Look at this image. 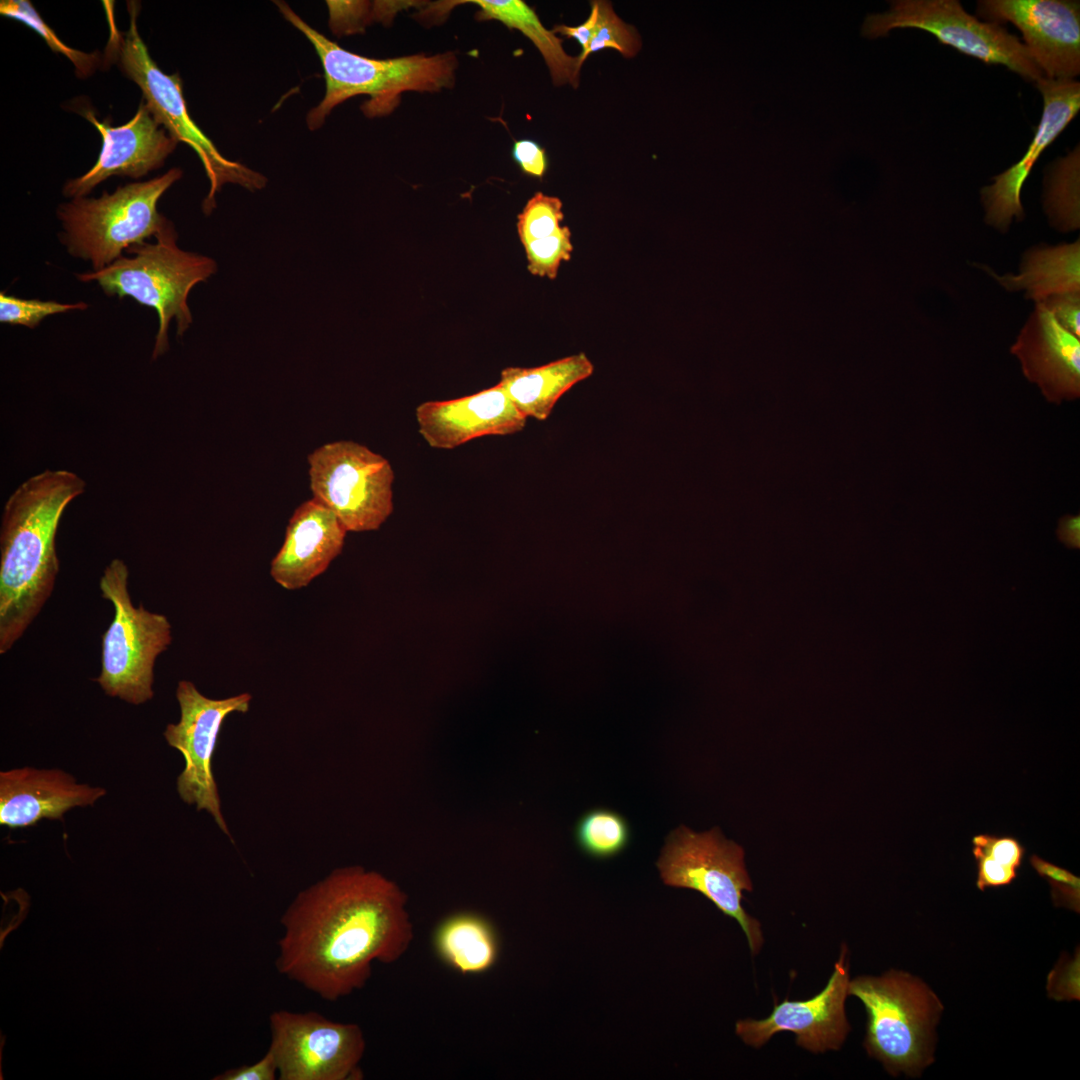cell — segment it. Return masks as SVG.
Wrapping results in <instances>:
<instances>
[{"label":"cell","instance_id":"obj_1","mask_svg":"<svg viewBox=\"0 0 1080 1080\" xmlns=\"http://www.w3.org/2000/svg\"><path fill=\"white\" fill-rule=\"evenodd\" d=\"M276 968L324 1000L362 989L375 962L409 949L407 896L384 875L347 866L300 892L282 914Z\"/></svg>","mask_w":1080,"mask_h":1080},{"label":"cell","instance_id":"obj_2","mask_svg":"<svg viewBox=\"0 0 1080 1080\" xmlns=\"http://www.w3.org/2000/svg\"><path fill=\"white\" fill-rule=\"evenodd\" d=\"M85 481L67 470H45L7 499L0 528V654L23 635L51 596L59 559L56 534Z\"/></svg>","mask_w":1080,"mask_h":1080},{"label":"cell","instance_id":"obj_3","mask_svg":"<svg viewBox=\"0 0 1080 1080\" xmlns=\"http://www.w3.org/2000/svg\"><path fill=\"white\" fill-rule=\"evenodd\" d=\"M284 18L311 42L324 70L326 91L309 111L307 125L320 128L330 112L356 95H368L362 106L368 117L390 113L406 91L438 92L455 81L457 58L452 52L374 59L340 47L300 18L287 3L275 2Z\"/></svg>","mask_w":1080,"mask_h":1080},{"label":"cell","instance_id":"obj_4","mask_svg":"<svg viewBox=\"0 0 1080 1080\" xmlns=\"http://www.w3.org/2000/svg\"><path fill=\"white\" fill-rule=\"evenodd\" d=\"M172 222L155 237L129 247L131 257L121 256L105 268L83 274V282L95 281L108 296L131 297L154 309L158 330L152 352L155 360L169 349L168 327L175 319L177 335L182 336L192 323L187 303L191 289L206 281L216 270V262L207 256L187 252L177 244Z\"/></svg>","mask_w":1080,"mask_h":1080},{"label":"cell","instance_id":"obj_5","mask_svg":"<svg viewBox=\"0 0 1080 1080\" xmlns=\"http://www.w3.org/2000/svg\"><path fill=\"white\" fill-rule=\"evenodd\" d=\"M129 27L121 32L109 17L110 37L107 59L115 60L125 76L137 84L142 99L154 118L178 142L190 146L199 157L210 182L203 201L205 214L216 206L215 195L225 183H234L250 191L260 190L266 177L247 166L225 158L210 138L191 118L184 99L182 81L178 74L164 73L151 58L137 26L140 4L128 1Z\"/></svg>","mask_w":1080,"mask_h":1080},{"label":"cell","instance_id":"obj_6","mask_svg":"<svg viewBox=\"0 0 1080 1080\" xmlns=\"http://www.w3.org/2000/svg\"><path fill=\"white\" fill-rule=\"evenodd\" d=\"M182 176L179 168L144 182L129 183L99 198L79 197L57 210L68 253L89 261L98 271L129 247L156 237L171 221L159 213L162 195Z\"/></svg>","mask_w":1080,"mask_h":1080},{"label":"cell","instance_id":"obj_7","mask_svg":"<svg viewBox=\"0 0 1080 1080\" xmlns=\"http://www.w3.org/2000/svg\"><path fill=\"white\" fill-rule=\"evenodd\" d=\"M867 1012L864 1046L893 1075H917L932 1060V1031L942 1006L919 979L899 971L849 982Z\"/></svg>","mask_w":1080,"mask_h":1080},{"label":"cell","instance_id":"obj_8","mask_svg":"<svg viewBox=\"0 0 1080 1080\" xmlns=\"http://www.w3.org/2000/svg\"><path fill=\"white\" fill-rule=\"evenodd\" d=\"M128 578V567L118 558L100 578L102 597L112 603L114 616L102 635L101 671L94 681L108 696L140 705L154 696L155 662L171 644L172 630L165 615L133 605Z\"/></svg>","mask_w":1080,"mask_h":1080},{"label":"cell","instance_id":"obj_9","mask_svg":"<svg viewBox=\"0 0 1080 1080\" xmlns=\"http://www.w3.org/2000/svg\"><path fill=\"white\" fill-rule=\"evenodd\" d=\"M664 884L695 890L741 926L753 955L763 945L760 922L742 906L752 891L743 848L718 827L696 833L681 825L670 833L656 863Z\"/></svg>","mask_w":1080,"mask_h":1080},{"label":"cell","instance_id":"obj_10","mask_svg":"<svg viewBox=\"0 0 1080 1080\" xmlns=\"http://www.w3.org/2000/svg\"><path fill=\"white\" fill-rule=\"evenodd\" d=\"M896 28H916L987 64H1000L1026 80L1044 77L1020 39L1000 24L981 21L957 0H895L889 10L866 16L862 36L884 37Z\"/></svg>","mask_w":1080,"mask_h":1080},{"label":"cell","instance_id":"obj_11","mask_svg":"<svg viewBox=\"0 0 1080 1080\" xmlns=\"http://www.w3.org/2000/svg\"><path fill=\"white\" fill-rule=\"evenodd\" d=\"M313 498L328 507L347 531H374L393 512L390 462L351 440L324 444L308 455Z\"/></svg>","mask_w":1080,"mask_h":1080},{"label":"cell","instance_id":"obj_12","mask_svg":"<svg viewBox=\"0 0 1080 1080\" xmlns=\"http://www.w3.org/2000/svg\"><path fill=\"white\" fill-rule=\"evenodd\" d=\"M279 1080H361L366 1050L361 1027L315 1011L277 1010L269 1016Z\"/></svg>","mask_w":1080,"mask_h":1080},{"label":"cell","instance_id":"obj_13","mask_svg":"<svg viewBox=\"0 0 1080 1080\" xmlns=\"http://www.w3.org/2000/svg\"><path fill=\"white\" fill-rule=\"evenodd\" d=\"M176 698L180 708L179 721L168 724L163 735L169 746L184 757L185 766L177 779L178 794L198 811H207L218 827L231 837L221 810L212 758L225 718L234 712H248L252 696L241 693L212 699L203 695L191 681L180 680Z\"/></svg>","mask_w":1080,"mask_h":1080},{"label":"cell","instance_id":"obj_14","mask_svg":"<svg viewBox=\"0 0 1080 1080\" xmlns=\"http://www.w3.org/2000/svg\"><path fill=\"white\" fill-rule=\"evenodd\" d=\"M976 12L988 22L1016 26L1044 77L1074 79L1079 75V1L981 0Z\"/></svg>","mask_w":1080,"mask_h":1080},{"label":"cell","instance_id":"obj_15","mask_svg":"<svg viewBox=\"0 0 1080 1080\" xmlns=\"http://www.w3.org/2000/svg\"><path fill=\"white\" fill-rule=\"evenodd\" d=\"M849 982L848 949L843 945L833 973L819 994L803 1001L785 999L761 1020H739L736 1034L746 1045L759 1048L776 1033L789 1031L796 1035V1044L809 1052L837 1050L850 1031L845 1014Z\"/></svg>","mask_w":1080,"mask_h":1080},{"label":"cell","instance_id":"obj_16","mask_svg":"<svg viewBox=\"0 0 1080 1080\" xmlns=\"http://www.w3.org/2000/svg\"><path fill=\"white\" fill-rule=\"evenodd\" d=\"M78 112L101 134L102 148L91 169L65 183L63 194L72 199L86 197L111 176H145L160 168L178 143L154 118L143 99L134 116L117 127L111 126L108 118L100 121L88 107Z\"/></svg>","mask_w":1080,"mask_h":1080},{"label":"cell","instance_id":"obj_17","mask_svg":"<svg viewBox=\"0 0 1080 1080\" xmlns=\"http://www.w3.org/2000/svg\"><path fill=\"white\" fill-rule=\"evenodd\" d=\"M1036 87L1043 96V113L1037 131L1023 157L1006 171L993 177L981 189L985 222L1007 232L1013 218L1024 217L1021 190L1040 154L1065 129L1080 109V83L1074 79L1042 77Z\"/></svg>","mask_w":1080,"mask_h":1080},{"label":"cell","instance_id":"obj_18","mask_svg":"<svg viewBox=\"0 0 1080 1080\" xmlns=\"http://www.w3.org/2000/svg\"><path fill=\"white\" fill-rule=\"evenodd\" d=\"M415 417L427 444L447 450L478 437L520 432L527 421L499 383L472 395L421 403Z\"/></svg>","mask_w":1080,"mask_h":1080},{"label":"cell","instance_id":"obj_19","mask_svg":"<svg viewBox=\"0 0 1080 1080\" xmlns=\"http://www.w3.org/2000/svg\"><path fill=\"white\" fill-rule=\"evenodd\" d=\"M1026 378L1047 400L1061 403L1080 396V340L1062 327L1042 304L1035 308L1011 347Z\"/></svg>","mask_w":1080,"mask_h":1080},{"label":"cell","instance_id":"obj_20","mask_svg":"<svg viewBox=\"0 0 1080 1080\" xmlns=\"http://www.w3.org/2000/svg\"><path fill=\"white\" fill-rule=\"evenodd\" d=\"M105 794L104 788L78 783L61 769L1 771L0 824L23 828L42 819H61L68 810L94 805Z\"/></svg>","mask_w":1080,"mask_h":1080},{"label":"cell","instance_id":"obj_21","mask_svg":"<svg viewBox=\"0 0 1080 1080\" xmlns=\"http://www.w3.org/2000/svg\"><path fill=\"white\" fill-rule=\"evenodd\" d=\"M347 532L328 507L314 498L305 501L289 520L271 577L286 590L306 587L342 552Z\"/></svg>","mask_w":1080,"mask_h":1080},{"label":"cell","instance_id":"obj_22","mask_svg":"<svg viewBox=\"0 0 1080 1080\" xmlns=\"http://www.w3.org/2000/svg\"><path fill=\"white\" fill-rule=\"evenodd\" d=\"M593 371L586 354L578 353L537 367H507L498 383L526 418L544 421L557 401Z\"/></svg>","mask_w":1080,"mask_h":1080},{"label":"cell","instance_id":"obj_23","mask_svg":"<svg viewBox=\"0 0 1080 1080\" xmlns=\"http://www.w3.org/2000/svg\"><path fill=\"white\" fill-rule=\"evenodd\" d=\"M985 270L1006 290H1025V297L1035 303L1057 294L1080 292V240L1028 249L1018 274L999 276L990 268Z\"/></svg>","mask_w":1080,"mask_h":1080},{"label":"cell","instance_id":"obj_24","mask_svg":"<svg viewBox=\"0 0 1080 1080\" xmlns=\"http://www.w3.org/2000/svg\"><path fill=\"white\" fill-rule=\"evenodd\" d=\"M434 946L446 965L461 974H480L497 961L499 941L484 917L459 913L446 918L434 934Z\"/></svg>","mask_w":1080,"mask_h":1080},{"label":"cell","instance_id":"obj_25","mask_svg":"<svg viewBox=\"0 0 1080 1080\" xmlns=\"http://www.w3.org/2000/svg\"><path fill=\"white\" fill-rule=\"evenodd\" d=\"M472 3L479 7L478 18L480 20H497L509 27L517 29L530 39L543 56L553 83L555 85L570 84L577 87L579 83L578 58L568 55L562 46V39L553 31L546 29L536 12L521 0H473L461 1Z\"/></svg>","mask_w":1080,"mask_h":1080},{"label":"cell","instance_id":"obj_26","mask_svg":"<svg viewBox=\"0 0 1080 1080\" xmlns=\"http://www.w3.org/2000/svg\"><path fill=\"white\" fill-rule=\"evenodd\" d=\"M976 862V887L985 891L1010 885L1018 875L1026 854L1019 839L1008 834L982 833L971 839Z\"/></svg>","mask_w":1080,"mask_h":1080},{"label":"cell","instance_id":"obj_27","mask_svg":"<svg viewBox=\"0 0 1080 1080\" xmlns=\"http://www.w3.org/2000/svg\"><path fill=\"white\" fill-rule=\"evenodd\" d=\"M1079 148L1059 158L1046 176L1044 208L1051 225L1061 232L1080 227Z\"/></svg>","mask_w":1080,"mask_h":1080},{"label":"cell","instance_id":"obj_28","mask_svg":"<svg viewBox=\"0 0 1080 1080\" xmlns=\"http://www.w3.org/2000/svg\"><path fill=\"white\" fill-rule=\"evenodd\" d=\"M574 834L580 850L598 860L619 855L631 839L628 821L619 812L608 808L585 812L579 818Z\"/></svg>","mask_w":1080,"mask_h":1080},{"label":"cell","instance_id":"obj_29","mask_svg":"<svg viewBox=\"0 0 1080 1080\" xmlns=\"http://www.w3.org/2000/svg\"><path fill=\"white\" fill-rule=\"evenodd\" d=\"M0 14L19 21L38 33L52 51L64 55L71 61L77 76L88 77L100 66L101 55L98 52L86 53L66 45L41 18L30 1L2 0Z\"/></svg>","mask_w":1080,"mask_h":1080},{"label":"cell","instance_id":"obj_30","mask_svg":"<svg viewBox=\"0 0 1080 1080\" xmlns=\"http://www.w3.org/2000/svg\"><path fill=\"white\" fill-rule=\"evenodd\" d=\"M605 48L617 50L626 58L634 57L641 48V39L634 27L625 23L613 10L610 2L598 0V18L587 49L581 52L578 65L592 53Z\"/></svg>","mask_w":1080,"mask_h":1080},{"label":"cell","instance_id":"obj_31","mask_svg":"<svg viewBox=\"0 0 1080 1080\" xmlns=\"http://www.w3.org/2000/svg\"><path fill=\"white\" fill-rule=\"evenodd\" d=\"M564 218L562 201L537 192L517 217V232L522 244L552 235Z\"/></svg>","mask_w":1080,"mask_h":1080},{"label":"cell","instance_id":"obj_32","mask_svg":"<svg viewBox=\"0 0 1080 1080\" xmlns=\"http://www.w3.org/2000/svg\"><path fill=\"white\" fill-rule=\"evenodd\" d=\"M528 271L538 277L556 278L564 261L571 258L573 245L571 232L561 226L555 233L523 244Z\"/></svg>","mask_w":1080,"mask_h":1080},{"label":"cell","instance_id":"obj_33","mask_svg":"<svg viewBox=\"0 0 1080 1080\" xmlns=\"http://www.w3.org/2000/svg\"><path fill=\"white\" fill-rule=\"evenodd\" d=\"M84 302L60 303L54 300L23 299L5 292L0 293V321L28 328L37 327L46 317L73 310H85Z\"/></svg>","mask_w":1080,"mask_h":1080},{"label":"cell","instance_id":"obj_34","mask_svg":"<svg viewBox=\"0 0 1080 1080\" xmlns=\"http://www.w3.org/2000/svg\"><path fill=\"white\" fill-rule=\"evenodd\" d=\"M1029 862L1037 874L1049 883L1054 906L1079 913L1080 878L1036 854L1030 856Z\"/></svg>","mask_w":1080,"mask_h":1080},{"label":"cell","instance_id":"obj_35","mask_svg":"<svg viewBox=\"0 0 1080 1080\" xmlns=\"http://www.w3.org/2000/svg\"><path fill=\"white\" fill-rule=\"evenodd\" d=\"M1042 303L1057 322L1076 337H1080V292L1050 296Z\"/></svg>","mask_w":1080,"mask_h":1080},{"label":"cell","instance_id":"obj_36","mask_svg":"<svg viewBox=\"0 0 1080 1080\" xmlns=\"http://www.w3.org/2000/svg\"><path fill=\"white\" fill-rule=\"evenodd\" d=\"M512 156L525 174L538 178L545 174L547 157L545 150L537 142L530 139L516 141Z\"/></svg>","mask_w":1080,"mask_h":1080},{"label":"cell","instance_id":"obj_37","mask_svg":"<svg viewBox=\"0 0 1080 1080\" xmlns=\"http://www.w3.org/2000/svg\"><path fill=\"white\" fill-rule=\"evenodd\" d=\"M214 1080H275L278 1079V1068L275 1058L270 1050L255 1063L227 1069L215 1076Z\"/></svg>","mask_w":1080,"mask_h":1080},{"label":"cell","instance_id":"obj_38","mask_svg":"<svg viewBox=\"0 0 1080 1080\" xmlns=\"http://www.w3.org/2000/svg\"><path fill=\"white\" fill-rule=\"evenodd\" d=\"M597 18L598 1H592L589 17L585 20V22L577 26L557 25L552 31L555 34L558 33L568 38H573L577 40L582 48L581 52H584L587 49L589 42L593 36Z\"/></svg>","mask_w":1080,"mask_h":1080},{"label":"cell","instance_id":"obj_39","mask_svg":"<svg viewBox=\"0 0 1080 1080\" xmlns=\"http://www.w3.org/2000/svg\"><path fill=\"white\" fill-rule=\"evenodd\" d=\"M1058 539L1067 547L1078 549L1080 547V517L1079 515H1065L1059 520L1057 528Z\"/></svg>","mask_w":1080,"mask_h":1080}]
</instances>
